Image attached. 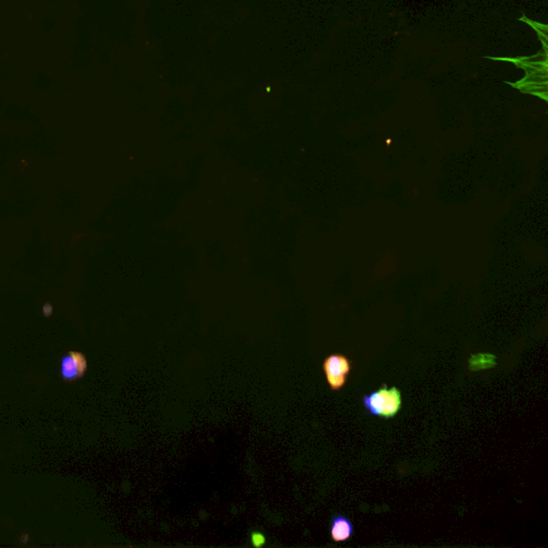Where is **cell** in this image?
Wrapping results in <instances>:
<instances>
[{"label": "cell", "mask_w": 548, "mask_h": 548, "mask_svg": "<svg viewBox=\"0 0 548 548\" xmlns=\"http://www.w3.org/2000/svg\"><path fill=\"white\" fill-rule=\"evenodd\" d=\"M87 359L82 353L70 351L60 362V375L65 380H76L82 378L87 371Z\"/></svg>", "instance_id": "cell-3"}, {"label": "cell", "mask_w": 548, "mask_h": 548, "mask_svg": "<svg viewBox=\"0 0 548 548\" xmlns=\"http://www.w3.org/2000/svg\"><path fill=\"white\" fill-rule=\"evenodd\" d=\"M496 357L491 353H479L473 355L469 360V367L471 371H483L496 367Z\"/></svg>", "instance_id": "cell-5"}, {"label": "cell", "mask_w": 548, "mask_h": 548, "mask_svg": "<svg viewBox=\"0 0 548 548\" xmlns=\"http://www.w3.org/2000/svg\"><path fill=\"white\" fill-rule=\"evenodd\" d=\"M251 541L255 547H262L266 544V537L260 532H253L251 535Z\"/></svg>", "instance_id": "cell-6"}, {"label": "cell", "mask_w": 548, "mask_h": 548, "mask_svg": "<svg viewBox=\"0 0 548 548\" xmlns=\"http://www.w3.org/2000/svg\"><path fill=\"white\" fill-rule=\"evenodd\" d=\"M351 360L344 355L333 353L324 361V372L331 390L339 391L346 384L351 372Z\"/></svg>", "instance_id": "cell-2"}, {"label": "cell", "mask_w": 548, "mask_h": 548, "mask_svg": "<svg viewBox=\"0 0 548 548\" xmlns=\"http://www.w3.org/2000/svg\"><path fill=\"white\" fill-rule=\"evenodd\" d=\"M362 403L370 415L391 419L402 408V393L396 386L389 389L382 384L379 390L364 395Z\"/></svg>", "instance_id": "cell-1"}, {"label": "cell", "mask_w": 548, "mask_h": 548, "mask_svg": "<svg viewBox=\"0 0 548 548\" xmlns=\"http://www.w3.org/2000/svg\"><path fill=\"white\" fill-rule=\"evenodd\" d=\"M331 537L334 542L348 541L355 532L353 524L344 515H336L331 520Z\"/></svg>", "instance_id": "cell-4"}]
</instances>
